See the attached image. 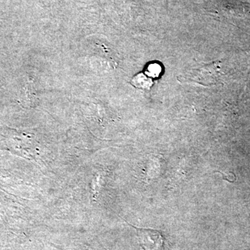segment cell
Here are the masks:
<instances>
[{
    "label": "cell",
    "instance_id": "cell-2",
    "mask_svg": "<svg viewBox=\"0 0 250 250\" xmlns=\"http://www.w3.org/2000/svg\"><path fill=\"white\" fill-rule=\"evenodd\" d=\"M136 228L140 245L144 250H164V237L158 230Z\"/></svg>",
    "mask_w": 250,
    "mask_h": 250
},
{
    "label": "cell",
    "instance_id": "cell-3",
    "mask_svg": "<svg viewBox=\"0 0 250 250\" xmlns=\"http://www.w3.org/2000/svg\"><path fill=\"white\" fill-rule=\"evenodd\" d=\"M131 83L140 89L149 90L154 83L152 79L146 77L144 74L140 73L133 78Z\"/></svg>",
    "mask_w": 250,
    "mask_h": 250
},
{
    "label": "cell",
    "instance_id": "cell-1",
    "mask_svg": "<svg viewBox=\"0 0 250 250\" xmlns=\"http://www.w3.org/2000/svg\"><path fill=\"white\" fill-rule=\"evenodd\" d=\"M220 64V62H215L192 69L184 77V80L203 86L217 85L222 75Z\"/></svg>",
    "mask_w": 250,
    "mask_h": 250
}]
</instances>
